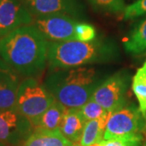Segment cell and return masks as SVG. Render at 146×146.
I'll return each mask as SVG.
<instances>
[{"instance_id": "1", "label": "cell", "mask_w": 146, "mask_h": 146, "mask_svg": "<svg viewBox=\"0 0 146 146\" xmlns=\"http://www.w3.org/2000/svg\"><path fill=\"white\" fill-rule=\"evenodd\" d=\"M48 46L49 42L31 24L0 39V55L20 75L34 78L48 63Z\"/></svg>"}, {"instance_id": "2", "label": "cell", "mask_w": 146, "mask_h": 146, "mask_svg": "<svg viewBox=\"0 0 146 146\" xmlns=\"http://www.w3.org/2000/svg\"><path fill=\"white\" fill-rule=\"evenodd\" d=\"M104 80L96 68L80 67L51 70L43 84L67 109H80Z\"/></svg>"}, {"instance_id": "3", "label": "cell", "mask_w": 146, "mask_h": 146, "mask_svg": "<svg viewBox=\"0 0 146 146\" xmlns=\"http://www.w3.org/2000/svg\"><path fill=\"white\" fill-rule=\"evenodd\" d=\"M117 44L107 38L92 42H49L48 64L51 70L109 63L119 57Z\"/></svg>"}, {"instance_id": "4", "label": "cell", "mask_w": 146, "mask_h": 146, "mask_svg": "<svg viewBox=\"0 0 146 146\" xmlns=\"http://www.w3.org/2000/svg\"><path fill=\"white\" fill-rule=\"evenodd\" d=\"M55 101L44 84L35 78L29 77L20 84L16 109L30 121L35 129L41 116Z\"/></svg>"}, {"instance_id": "5", "label": "cell", "mask_w": 146, "mask_h": 146, "mask_svg": "<svg viewBox=\"0 0 146 146\" xmlns=\"http://www.w3.org/2000/svg\"><path fill=\"white\" fill-rule=\"evenodd\" d=\"M113 138H146V119L138 106L127 102L110 113L103 140Z\"/></svg>"}, {"instance_id": "6", "label": "cell", "mask_w": 146, "mask_h": 146, "mask_svg": "<svg viewBox=\"0 0 146 146\" xmlns=\"http://www.w3.org/2000/svg\"><path fill=\"white\" fill-rule=\"evenodd\" d=\"M131 82L130 74L120 71L105 80L95 89L92 98L106 111L112 113L127 102V93Z\"/></svg>"}, {"instance_id": "7", "label": "cell", "mask_w": 146, "mask_h": 146, "mask_svg": "<svg viewBox=\"0 0 146 146\" xmlns=\"http://www.w3.org/2000/svg\"><path fill=\"white\" fill-rule=\"evenodd\" d=\"M33 126L16 109L0 110V142L17 145L33 132Z\"/></svg>"}, {"instance_id": "8", "label": "cell", "mask_w": 146, "mask_h": 146, "mask_svg": "<svg viewBox=\"0 0 146 146\" xmlns=\"http://www.w3.org/2000/svg\"><path fill=\"white\" fill-rule=\"evenodd\" d=\"M78 20L66 15H51L33 18L32 25L48 42L76 40L75 27Z\"/></svg>"}, {"instance_id": "9", "label": "cell", "mask_w": 146, "mask_h": 146, "mask_svg": "<svg viewBox=\"0 0 146 146\" xmlns=\"http://www.w3.org/2000/svg\"><path fill=\"white\" fill-rule=\"evenodd\" d=\"M33 18L66 15L76 20L84 16V7L79 0H21Z\"/></svg>"}, {"instance_id": "10", "label": "cell", "mask_w": 146, "mask_h": 146, "mask_svg": "<svg viewBox=\"0 0 146 146\" xmlns=\"http://www.w3.org/2000/svg\"><path fill=\"white\" fill-rule=\"evenodd\" d=\"M33 17L21 0H1L0 39L25 25H31Z\"/></svg>"}, {"instance_id": "11", "label": "cell", "mask_w": 146, "mask_h": 146, "mask_svg": "<svg viewBox=\"0 0 146 146\" xmlns=\"http://www.w3.org/2000/svg\"><path fill=\"white\" fill-rule=\"evenodd\" d=\"M21 83L20 74L0 59V110L16 108V97Z\"/></svg>"}, {"instance_id": "12", "label": "cell", "mask_w": 146, "mask_h": 146, "mask_svg": "<svg viewBox=\"0 0 146 146\" xmlns=\"http://www.w3.org/2000/svg\"><path fill=\"white\" fill-rule=\"evenodd\" d=\"M86 123L80 109H66L59 131L68 141L78 144Z\"/></svg>"}, {"instance_id": "13", "label": "cell", "mask_w": 146, "mask_h": 146, "mask_svg": "<svg viewBox=\"0 0 146 146\" xmlns=\"http://www.w3.org/2000/svg\"><path fill=\"white\" fill-rule=\"evenodd\" d=\"M74 145L64 137L59 130L48 131L36 128L23 146H73Z\"/></svg>"}, {"instance_id": "14", "label": "cell", "mask_w": 146, "mask_h": 146, "mask_svg": "<svg viewBox=\"0 0 146 146\" xmlns=\"http://www.w3.org/2000/svg\"><path fill=\"white\" fill-rule=\"evenodd\" d=\"M110 115V113H108L100 119L87 121L77 145L79 146H90L102 141Z\"/></svg>"}, {"instance_id": "15", "label": "cell", "mask_w": 146, "mask_h": 146, "mask_svg": "<svg viewBox=\"0 0 146 146\" xmlns=\"http://www.w3.org/2000/svg\"><path fill=\"white\" fill-rule=\"evenodd\" d=\"M124 48L127 52L133 55L146 53V16L131 31L124 43Z\"/></svg>"}, {"instance_id": "16", "label": "cell", "mask_w": 146, "mask_h": 146, "mask_svg": "<svg viewBox=\"0 0 146 146\" xmlns=\"http://www.w3.org/2000/svg\"><path fill=\"white\" fill-rule=\"evenodd\" d=\"M66 107L55 101L41 116L36 128L48 131L59 130Z\"/></svg>"}, {"instance_id": "17", "label": "cell", "mask_w": 146, "mask_h": 146, "mask_svg": "<svg viewBox=\"0 0 146 146\" xmlns=\"http://www.w3.org/2000/svg\"><path fill=\"white\" fill-rule=\"evenodd\" d=\"M131 89L137 99L141 113L146 119V59L132 78Z\"/></svg>"}, {"instance_id": "18", "label": "cell", "mask_w": 146, "mask_h": 146, "mask_svg": "<svg viewBox=\"0 0 146 146\" xmlns=\"http://www.w3.org/2000/svg\"><path fill=\"white\" fill-rule=\"evenodd\" d=\"M87 2L95 11L104 14L123 13L126 8L124 0H87Z\"/></svg>"}, {"instance_id": "19", "label": "cell", "mask_w": 146, "mask_h": 146, "mask_svg": "<svg viewBox=\"0 0 146 146\" xmlns=\"http://www.w3.org/2000/svg\"><path fill=\"white\" fill-rule=\"evenodd\" d=\"M80 110L84 118V119L86 120V122L100 119L109 113L101 105L96 102L93 99L89 100L87 103H85L80 109Z\"/></svg>"}, {"instance_id": "20", "label": "cell", "mask_w": 146, "mask_h": 146, "mask_svg": "<svg viewBox=\"0 0 146 146\" xmlns=\"http://www.w3.org/2000/svg\"><path fill=\"white\" fill-rule=\"evenodd\" d=\"M76 41L80 42H92L96 39L97 32L92 25L86 22L78 21L75 27Z\"/></svg>"}, {"instance_id": "21", "label": "cell", "mask_w": 146, "mask_h": 146, "mask_svg": "<svg viewBox=\"0 0 146 146\" xmlns=\"http://www.w3.org/2000/svg\"><path fill=\"white\" fill-rule=\"evenodd\" d=\"M146 15V0H137L127 7L123 11V20H131Z\"/></svg>"}, {"instance_id": "22", "label": "cell", "mask_w": 146, "mask_h": 146, "mask_svg": "<svg viewBox=\"0 0 146 146\" xmlns=\"http://www.w3.org/2000/svg\"><path fill=\"white\" fill-rule=\"evenodd\" d=\"M144 141L141 138H113L101 141L102 146H141Z\"/></svg>"}, {"instance_id": "23", "label": "cell", "mask_w": 146, "mask_h": 146, "mask_svg": "<svg viewBox=\"0 0 146 146\" xmlns=\"http://www.w3.org/2000/svg\"><path fill=\"white\" fill-rule=\"evenodd\" d=\"M90 146H102V143L99 142V143H96V144H94V145H92Z\"/></svg>"}, {"instance_id": "24", "label": "cell", "mask_w": 146, "mask_h": 146, "mask_svg": "<svg viewBox=\"0 0 146 146\" xmlns=\"http://www.w3.org/2000/svg\"><path fill=\"white\" fill-rule=\"evenodd\" d=\"M141 146H146V140H145V142L143 143V145H141Z\"/></svg>"}, {"instance_id": "25", "label": "cell", "mask_w": 146, "mask_h": 146, "mask_svg": "<svg viewBox=\"0 0 146 146\" xmlns=\"http://www.w3.org/2000/svg\"><path fill=\"white\" fill-rule=\"evenodd\" d=\"M0 146H4V145H3V143H1V142H0Z\"/></svg>"}, {"instance_id": "26", "label": "cell", "mask_w": 146, "mask_h": 146, "mask_svg": "<svg viewBox=\"0 0 146 146\" xmlns=\"http://www.w3.org/2000/svg\"><path fill=\"white\" fill-rule=\"evenodd\" d=\"M73 146H79V145H77V144H75V145H73Z\"/></svg>"}, {"instance_id": "27", "label": "cell", "mask_w": 146, "mask_h": 146, "mask_svg": "<svg viewBox=\"0 0 146 146\" xmlns=\"http://www.w3.org/2000/svg\"><path fill=\"white\" fill-rule=\"evenodd\" d=\"M0 2H1V0H0Z\"/></svg>"}]
</instances>
